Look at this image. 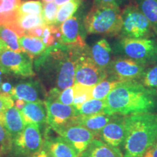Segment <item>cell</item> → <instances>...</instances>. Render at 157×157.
I'll use <instances>...</instances> for the list:
<instances>
[{"mask_svg": "<svg viewBox=\"0 0 157 157\" xmlns=\"http://www.w3.org/2000/svg\"><path fill=\"white\" fill-rule=\"evenodd\" d=\"M53 130L73 147L78 156L97 137L95 132L78 124L69 125Z\"/></svg>", "mask_w": 157, "mask_h": 157, "instance_id": "obj_12", "label": "cell"}, {"mask_svg": "<svg viewBox=\"0 0 157 157\" xmlns=\"http://www.w3.org/2000/svg\"><path fill=\"white\" fill-rule=\"evenodd\" d=\"M0 39L5 43L9 50L17 52H23L18 43V35L9 27L0 25Z\"/></svg>", "mask_w": 157, "mask_h": 157, "instance_id": "obj_28", "label": "cell"}, {"mask_svg": "<svg viewBox=\"0 0 157 157\" xmlns=\"http://www.w3.org/2000/svg\"><path fill=\"white\" fill-rule=\"evenodd\" d=\"M116 115H109L106 113H97L90 116L78 115L74 124L81 125L85 128L95 132L98 136L100 132Z\"/></svg>", "mask_w": 157, "mask_h": 157, "instance_id": "obj_21", "label": "cell"}, {"mask_svg": "<svg viewBox=\"0 0 157 157\" xmlns=\"http://www.w3.org/2000/svg\"><path fill=\"white\" fill-rule=\"evenodd\" d=\"M25 103H26V102H25L24 101H22V100H19V99L15 100V102H14L15 106L16 107L17 109H19L20 111H21V110L23 109V107L25 106Z\"/></svg>", "mask_w": 157, "mask_h": 157, "instance_id": "obj_40", "label": "cell"}, {"mask_svg": "<svg viewBox=\"0 0 157 157\" xmlns=\"http://www.w3.org/2000/svg\"><path fill=\"white\" fill-rule=\"evenodd\" d=\"M119 82H120L115 79H104L101 82H99V83L95 84L93 87V93H92L93 98L98 100H105L108 95L111 93V90Z\"/></svg>", "mask_w": 157, "mask_h": 157, "instance_id": "obj_30", "label": "cell"}, {"mask_svg": "<svg viewBox=\"0 0 157 157\" xmlns=\"http://www.w3.org/2000/svg\"><path fill=\"white\" fill-rule=\"evenodd\" d=\"M15 23L20 29L28 31L38 27L45 25L42 15H18Z\"/></svg>", "mask_w": 157, "mask_h": 157, "instance_id": "obj_26", "label": "cell"}, {"mask_svg": "<svg viewBox=\"0 0 157 157\" xmlns=\"http://www.w3.org/2000/svg\"><path fill=\"white\" fill-rule=\"evenodd\" d=\"M10 1L14 2L17 3V4H20V5H21V4L22 3V1H21V0H10Z\"/></svg>", "mask_w": 157, "mask_h": 157, "instance_id": "obj_45", "label": "cell"}, {"mask_svg": "<svg viewBox=\"0 0 157 157\" xmlns=\"http://www.w3.org/2000/svg\"><path fill=\"white\" fill-rule=\"evenodd\" d=\"M30 157H50V156H49L48 153L45 151L44 150L42 149V150L39 151L38 153H36V154H35L34 155H33V156H31Z\"/></svg>", "mask_w": 157, "mask_h": 157, "instance_id": "obj_41", "label": "cell"}, {"mask_svg": "<svg viewBox=\"0 0 157 157\" xmlns=\"http://www.w3.org/2000/svg\"><path fill=\"white\" fill-rule=\"evenodd\" d=\"M82 0H71L59 7L55 25L60 26L66 20L73 16L81 5Z\"/></svg>", "mask_w": 157, "mask_h": 157, "instance_id": "obj_27", "label": "cell"}, {"mask_svg": "<svg viewBox=\"0 0 157 157\" xmlns=\"http://www.w3.org/2000/svg\"><path fill=\"white\" fill-rule=\"evenodd\" d=\"M60 44L70 49L83 48L87 46L81 19L73 15L60 25Z\"/></svg>", "mask_w": 157, "mask_h": 157, "instance_id": "obj_13", "label": "cell"}, {"mask_svg": "<svg viewBox=\"0 0 157 157\" xmlns=\"http://www.w3.org/2000/svg\"><path fill=\"white\" fill-rule=\"evenodd\" d=\"M0 122L11 135L13 139L21 134L27 124L21 111L15 106L6 110L0 117Z\"/></svg>", "mask_w": 157, "mask_h": 157, "instance_id": "obj_16", "label": "cell"}, {"mask_svg": "<svg viewBox=\"0 0 157 157\" xmlns=\"http://www.w3.org/2000/svg\"><path fill=\"white\" fill-rule=\"evenodd\" d=\"M125 0H95L94 4L100 5H113L119 7Z\"/></svg>", "mask_w": 157, "mask_h": 157, "instance_id": "obj_37", "label": "cell"}, {"mask_svg": "<svg viewBox=\"0 0 157 157\" xmlns=\"http://www.w3.org/2000/svg\"><path fill=\"white\" fill-rule=\"evenodd\" d=\"M48 120L47 123L52 129L74 125L78 113L73 105H68L56 101L45 100Z\"/></svg>", "mask_w": 157, "mask_h": 157, "instance_id": "obj_11", "label": "cell"}, {"mask_svg": "<svg viewBox=\"0 0 157 157\" xmlns=\"http://www.w3.org/2000/svg\"><path fill=\"white\" fill-rule=\"evenodd\" d=\"M18 43L21 50L34 60L43 55L48 48L40 38L23 35L20 36Z\"/></svg>", "mask_w": 157, "mask_h": 157, "instance_id": "obj_22", "label": "cell"}, {"mask_svg": "<svg viewBox=\"0 0 157 157\" xmlns=\"http://www.w3.org/2000/svg\"><path fill=\"white\" fill-rule=\"evenodd\" d=\"M13 139L0 122V154H6L13 150Z\"/></svg>", "mask_w": 157, "mask_h": 157, "instance_id": "obj_33", "label": "cell"}, {"mask_svg": "<svg viewBox=\"0 0 157 157\" xmlns=\"http://www.w3.org/2000/svg\"><path fill=\"white\" fill-rule=\"evenodd\" d=\"M7 49H8L7 46L6 45L5 43L1 39H0V53H1L3 50H7Z\"/></svg>", "mask_w": 157, "mask_h": 157, "instance_id": "obj_43", "label": "cell"}, {"mask_svg": "<svg viewBox=\"0 0 157 157\" xmlns=\"http://www.w3.org/2000/svg\"><path fill=\"white\" fill-rule=\"evenodd\" d=\"M126 116L116 115L102 129L98 135L101 140L113 147H118L124 144L126 136Z\"/></svg>", "mask_w": 157, "mask_h": 157, "instance_id": "obj_14", "label": "cell"}, {"mask_svg": "<svg viewBox=\"0 0 157 157\" xmlns=\"http://www.w3.org/2000/svg\"><path fill=\"white\" fill-rule=\"evenodd\" d=\"M2 74H3V73L2 72V71L0 70V90H1V86H2Z\"/></svg>", "mask_w": 157, "mask_h": 157, "instance_id": "obj_44", "label": "cell"}, {"mask_svg": "<svg viewBox=\"0 0 157 157\" xmlns=\"http://www.w3.org/2000/svg\"><path fill=\"white\" fill-rule=\"evenodd\" d=\"M14 106V99L10 95L0 92V117L6 110Z\"/></svg>", "mask_w": 157, "mask_h": 157, "instance_id": "obj_36", "label": "cell"}, {"mask_svg": "<svg viewBox=\"0 0 157 157\" xmlns=\"http://www.w3.org/2000/svg\"><path fill=\"white\" fill-rule=\"evenodd\" d=\"M60 26H57L56 25H45L41 39L48 48L60 44Z\"/></svg>", "mask_w": 157, "mask_h": 157, "instance_id": "obj_31", "label": "cell"}, {"mask_svg": "<svg viewBox=\"0 0 157 157\" xmlns=\"http://www.w3.org/2000/svg\"><path fill=\"white\" fill-rule=\"evenodd\" d=\"M78 157H123L120 148L107 144L95 138Z\"/></svg>", "mask_w": 157, "mask_h": 157, "instance_id": "obj_18", "label": "cell"}, {"mask_svg": "<svg viewBox=\"0 0 157 157\" xmlns=\"http://www.w3.org/2000/svg\"><path fill=\"white\" fill-rule=\"evenodd\" d=\"M123 157H143L157 141V113L126 116Z\"/></svg>", "mask_w": 157, "mask_h": 157, "instance_id": "obj_3", "label": "cell"}, {"mask_svg": "<svg viewBox=\"0 0 157 157\" xmlns=\"http://www.w3.org/2000/svg\"><path fill=\"white\" fill-rule=\"evenodd\" d=\"M11 96L13 99L22 100L26 103L44 101V96L47 98L40 82L32 79L17 84L13 87Z\"/></svg>", "mask_w": 157, "mask_h": 157, "instance_id": "obj_15", "label": "cell"}, {"mask_svg": "<svg viewBox=\"0 0 157 157\" xmlns=\"http://www.w3.org/2000/svg\"><path fill=\"white\" fill-rule=\"evenodd\" d=\"M146 71L145 65L128 58H118L111 60L107 72L113 79L126 82L141 79Z\"/></svg>", "mask_w": 157, "mask_h": 157, "instance_id": "obj_10", "label": "cell"}, {"mask_svg": "<svg viewBox=\"0 0 157 157\" xmlns=\"http://www.w3.org/2000/svg\"><path fill=\"white\" fill-rule=\"evenodd\" d=\"M76 59V71L74 83L93 87L105 79L108 76L106 71L98 67L91 58L90 48L74 49Z\"/></svg>", "mask_w": 157, "mask_h": 157, "instance_id": "obj_7", "label": "cell"}, {"mask_svg": "<svg viewBox=\"0 0 157 157\" xmlns=\"http://www.w3.org/2000/svg\"><path fill=\"white\" fill-rule=\"evenodd\" d=\"M20 5L10 0H0V25H7L15 22L18 16Z\"/></svg>", "mask_w": 157, "mask_h": 157, "instance_id": "obj_23", "label": "cell"}, {"mask_svg": "<svg viewBox=\"0 0 157 157\" xmlns=\"http://www.w3.org/2000/svg\"><path fill=\"white\" fill-rule=\"evenodd\" d=\"M141 81V83L146 87L157 89V64L146 69Z\"/></svg>", "mask_w": 157, "mask_h": 157, "instance_id": "obj_35", "label": "cell"}, {"mask_svg": "<svg viewBox=\"0 0 157 157\" xmlns=\"http://www.w3.org/2000/svg\"><path fill=\"white\" fill-rule=\"evenodd\" d=\"M0 70L3 74L22 77L34 76L33 59L25 52L9 49L0 53Z\"/></svg>", "mask_w": 157, "mask_h": 157, "instance_id": "obj_8", "label": "cell"}, {"mask_svg": "<svg viewBox=\"0 0 157 157\" xmlns=\"http://www.w3.org/2000/svg\"><path fill=\"white\" fill-rule=\"evenodd\" d=\"M54 1H55L54 2L56 3L58 7H60V6L65 5V4L68 2L71 1V0H54Z\"/></svg>", "mask_w": 157, "mask_h": 157, "instance_id": "obj_42", "label": "cell"}, {"mask_svg": "<svg viewBox=\"0 0 157 157\" xmlns=\"http://www.w3.org/2000/svg\"><path fill=\"white\" fill-rule=\"evenodd\" d=\"M58 9V6L53 2L44 4L42 17L45 24L48 25H55Z\"/></svg>", "mask_w": 157, "mask_h": 157, "instance_id": "obj_34", "label": "cell"}, {"mask_svg": "<svg viewBox=\"0 0 157 157\" xmlns=\"http://www.w3.org/2000/svg\"><path fill=\"white\" fill-rule=\"evenodd\" d=\"M53 1H54V0H42V2L44 4L49 3V2H53Z\"/></svg>", "mask_w": 157, "mask_h": 157, "instance_id": "obj_46", "label": "cell"}, {"mask_svg": "<svg viewBox=\"0 0 157 157\" xmlns=\"http://www.w3.org/2000/svg\"><path fill=\"white\" fill-rule=\"evenodd\" d=\"M135 5L148 20L157 34V0H135Z\"/></svg>", "mask_w": 157, "mask_h": 157, "instance_id": "obj_24", "label": "cell"}, {"mask_svg": "<svg viewBox=\"0 0 157 157\" xmlns=\"http://www.w3.org/2000/svg\"><path fill=\"white\" fill-rule=\"evenodd\" d=\"M86 32L109 36L119 35L121 27V11L119 7L94 4L84 19Z\"/></svg>", "mask_w": 157, "mask_h": 157, "instance_id": "obj_4", "label": "cell"}, {"mask_svg": "<svg viewBox=\"0 0 157 157\" xmlns=\"http://www.w3.org/2000/svg\"><path fill=\"white\" fill-rule=\"evenodd\" d=\"M93 87L83 85V84L78 83L74 84V102L72 105L75 109H77L84 102L93 98V95H92Z\"/></svg>", "mask_w": 157, "mask_h": 157, "instance_id": "obj_29", "label": "cell"}, {"mask_svg": "<svg viewBox=\"0 0 157 157\" xmlns=\"http://www.w3.org/2000/svg\"><path fill=\"white\" fill-rule=\"evenodd\" d=\"M13 89V87L11 85V84L8 83V82H2L1 86V90H0V92L4 93L9 94V95H11L12 90Z\"/></svg>", "mask_w": 157, "mask_h": 157, "instance_id": "obj_39", "label": "cell"}, {"mask_svg": "<svg viewBox=\"0 0 157 157\" xmlns=\"http://www.w3.org/2000/svg\"><path fill=\"white\" fill-rule=\"evenodd\" d=\"M44 140L36 124H27L21 134L13 139V150L21 156L30 157L42 149Z\"/></svg>", "mask_w": 157, "mask_h": 157, "instance_id": "obj_9", "label": "cell"}, {"mask_svg": "<svg viewBox=\"0 0 157 157\" xmlns=\"http://www.w3.org/2000/svg\"><path fill=\"white\" fill-rule=\"evenodd\" d=\"M143 157H157V141L147 151Z\"/></svg>", "mask_w": 157, "mask_h": 157, "instance_id": "obj_38", "label": "cell"}, {"mask_svg": "<svg viewBox=\"0 0 157 157\" xmlns=\"http://www.w3.org/2000/svg\"><path fill=\"white\" fill-rule=\"evenodd\" d=\"M155 34L151 24L136 5L130 4L123 9L120 38L149 39Z\"/></svg>", "mask_w": 157, "mask_h": 157, "instance_id": "obj_6", "label": "cell"}, {"mask_svg": "<svg viewBox=\"0 0 157 157\" xmlns=\"http://www.w3.org/2000/svg\"><path fill=\"white\" fill-rule=\"evenodd\" d=\"M44 5L40 1L23 2L18 8V15H42Z\"/></svg>", "mask_w": 157, "mask_h": 157, "instance_id": "obj_32", "label": "cell"}, {"mask_svg": "<svg viewBox=\"0 0 157 157\" xmlns=\"http://www.w3.org/2000/svg\"><path fill=\"white\" fill-rule=\"evenodd\" d=\"M90 52L93 61L98 67L106 71L111 62V47L105 39L96 42L90 49Z\"/></svg>", "mask_w": 157, "mask_h": 157, "instance_id": "obj_20", "label": "cell"}, {"mask_svg": "<svg viewBox=\"0 0 157 157\" xmlns=\"http://www.w3.org/2000/svg\"><path fill=\"white\" fill-rule=\"evenodd\" d=\"M21 111L26 124H36L39 126L47 123L48 113L44 101L26 103Z\"/></svg>", "mask_w": 157, "mask_h": 157, "instance_id": "obj_19", "label": "cell"}, {"mask_svg": "<svg viewBox=\"0 0 157 157\" xmlns=\"http://www.w3.org/2000/svg\"><path fill=\"white\" fill-rule=\"evenodd\" d=\"M37 69L42 68L53 82V87L58 91L72 87L74 84L76 59L74 49L57 44L48 48L35 61Z\"/></svg>", "mask_w": 157, "mask_h": 157, "instance_id": "obj_2", "label": "cell"}, {"mask_svg": "<svg viewBox=\"0 0 157 157\" xmlns=\"http://www.w3.org/2000/svg\"><path fill=\"white\" fill-rule=\"evenodd\" d=\"M114 52L145 66L157 63V41L151 38H119Z\"/></svg>", "mask_w": 157, "mask_h": 157, "instance_id": "obj_5", "label": "cell"}, {"mask_svg": "<svg viewBox=\"0 0 157 157\" xmlns=\"http://www.w3.org/2000/svg\"><path fill=\"white\" fill-rule=\"evenodd\" d=\"M42 149L50 157H78L73 147L60 136L47 137Z\"/></svg>", "mask_w": 157, "mask_h": 157, "instance_id": "obj_17", "label": "cell"}, {"mask_svg": "<svg viewBox=\"0 0 157 157\" xmlns=\"http://www.w3.org/2000/svg\"><path fill=\"white\" fill-rule=\"evenodd\" d=\"M105 101V113L109 115L155 113L157 111V90L137 81L120 82Z\"/></svg>", "mask_w": 157, "mask_h": 157, "instance_id": "obj_1", "label": "cell"}, {"mask_svg": "<svg viewBox=\"0 0 157 157\" xmlns=\"http://www.w3.org/2000/svg\"><path fill=\"white\" fill-rule=\"evenodd\" d=\"M78 115L90 116L97 113H105V100L91 99L84 102L82 105L76 109Z\"/></svg>", "mask_w": 157, "mask_h": 157, "instance_id": "obj_25", "label": "cell"}]
</instances>
